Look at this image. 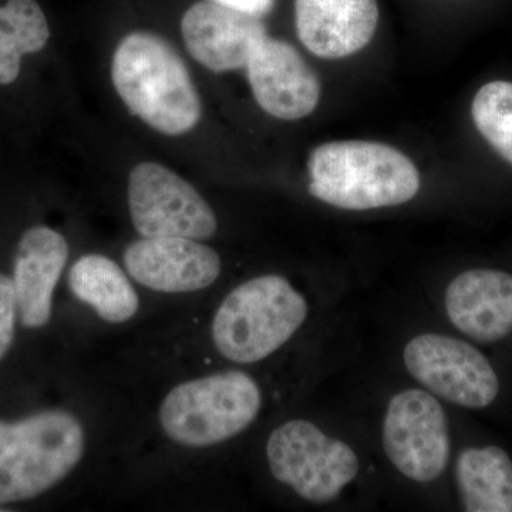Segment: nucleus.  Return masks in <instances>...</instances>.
Masks as SVG:
<instances>
[{
    "label": "nucleus",
    "instance_id": "f257e3e1",
    "mask_svg": "<svg viewBox=\"0 0 512 512\" xmlns=\"http://www.w3.org/2000/svg\"><path fill=\"white\" fill-rule=\"evenodd\" d=\"M111 80L128 111L165 136H183L202 116L187 64L167 40L131 32L116 47Z\"/></svg>",
    "mask_w": 512,
    "mask_h": 512
},
{
    "label": "nucleus",
    "instance_id": "f03ea898",
    "mask_svg": "<svg viewBox=\"0 0 512 512\" xmlns=\"http://www.w3.org/2000/svg\"><path fill=\"white\" fill-rule=\"evenodd\" d=\"M309 192L316 200L365 211L396 207L420 190V174L406 154L376 141H330L312 151Z\"/></svg>",
    "mask_w": 512,
    "mask_h": 512
},
{
    "label": "nucleus",
    "instance_id": "7ed1b4c3",
    "mask_svg": "<svg viewBox=\"0 0 512 512\" xmlns=\"http://www.w3.org/2000/svg\"><path fill=\"white\" fill-rule=\"evenodd\" d=\"M82 423L64 410L0 420V505L32 500L69 476L84 454Z\"/></svg>",
    "mask_w": 512,
    "mask_h": 512
},
{
    "label": "nucleus",
    "instance_id": "20e7f679",
    "mask_svg": "<svg viewBox=\"0 0 512 512\" xmlns=\"http://www.w3.org/2000/svg\"><path fill=\"white\" fill-rule=\"evenodd\" d=\"M308 311L306 299L284 276H258L221 303L212 320V340L231 362H259L298 332Z\"/></svg>",
    "mask_w": 512,
    "mask_h": 512
},
{
    "label": "nucleus",
    "instance_id": "39448f33",
    "mask_svg": "<svg viewBox=\"0 0 512 512\" xmlns=\"http://www.w3.org/2000/svg\"><path fill=\"white\" fill-rule=\"evenodd\" d=\"M258 384L238 370L178 384L160 407L164 433L185 447L224 443L251 426L261 410Z\"/></svg>",
    "mask_w": 512,
    "mask_h": 512
},
{
    "label": "nucleus",
    "instance_id": "423d86ee",
    "mask_svg": "<svg viewBox=\"0 0 512 512\" xmlns=\"http://www.w3.org/2000/svg\"><path fill=\"white\" fill-rule=\"evenodd\" d=\"M266 457L272 476L309 503H330L359 473L353 448L306 420H291L274 430Z\"/></svg>",
    "mask_w": 512,
    "mask_h": 512
},
{
    "label": "nucleus",
    "instance_id": "0eeeda50",
    "mask_svg": "<svg viewBox=\"0 0 512 512\" xmlns=\"http://www.w3.org/2000/svg\"><path fill=\"white\" fill-rule=\"evenodd\" d=\"M131 221L143 238L205 241L217 232V217L188 181L158 163L136 165L128 178Z\"/></svg>",
    "mask_w": 512,
    "mask_h": 512
},
{
    "label": "nucleus",
    "instance_id": "6e6552de",
    "mask_svg": "<svg viewBox=\"0 0 512 512\" xmlns=\"http://www.w3.org/2000/svg\"><path fill=\"white\" fill-rule=\"evenodd\" d=\"M383 446L396 470L416 483H431L446 470L450 436L436 397L420 389L394 394L383 423Z\"/></svg>",
    "mask_w": 512,
    "mask_h": 512
},
{
    "label": "nucleus",
    "instance_id": "1a4fd4ad",
    "mask_svg": "<svg viewBox=\"0 0 512 512\" xmlns=\"http://www.w3.org/2000/svg\"><path fill=\"white\" fill-rule=\"evenodd\" d=\"M403 357L414 379L457 406L484 409L500 393L494 367L464 340L426 333L407 343Z\"/></svg>",
    "mask_w": 512,
    "mask_h": 512
},
{
    "label": "nucleus",
    "instance_id": "9d476101",
    "mask_svg": "<svg viewBox=\"0 0 512 512\" xmlns=\"http://www.w3.org/2000/svg\"><path fill=\"white\" fill-rule=\"evenodd\" d=\"M245 70L256 103L269 116L302 120L318 107L322 93L318 74L289 43L266 37Z\"/></svg>",
    "mask_w": 512,
    "mask_h": 512
},
{
    "label": "nucleus",
    "instance_id": "9b49d317",
    "mask_svg": "<svg viewBox=\"0 0 512 512\" xmlns=\"http://www.w3.org/2000/svg\"><path fill=\"white\" fill-rule=\"evenodd\" d=\"M124 266L137 284L164 293L201 291L221 274L214 249L181 237L138 239L124 252Z\"/></svg>",
    "mask_w": 512,
    "mask_h": 512
},
{
    "label": "nucleus",
    "instance_id": "f8f14e48",
    "mask_svg": "<svg viewBox=\"0 0 512 512\" xmlns=\"http://www.w3.org/2000/svg\"><path fill=\"white\" fill-rule=\"evenodd\" d=\"M181 32L188 53L215 73L245 69L256 47L268 37L258 16L212 0L195 3L184 13Z\"/></svg>",
    "mask_w": 512,
    "mask_h": 512
},
{
    "label": "nucleus",
    "instance_id": "ddd939ff",
    "mask_svg": "<svg viewBox=\"0 0 512 512\" xmlns=\"http://www.w3.org/2000/svg\"><path fill=\"white\" fill-rule=\"evenodd\" d=\"M299 40L320 59H345L365 49L377 30V0H295Z\"/></svg>",
    "mask_w": 512,
    "mask_h": 512
},
{
    "label": "nucleus",
    "instance_id": "4468645a",
    "mask_svg": "<svg viewBox=\"0 0 512 512\" xmlns=\"http://www.w3.org/2000/svg\"><path fill=\"white\" fill-rule=\"evenodd\" d=\"M448 319L468 338L493 343L512 332V275L495 269H470L447 286Z\"/></svg>",
    "mask_w": 512,
    "mask_h": 512
},
{
    "label": "nucleus",
    "instance_id": "2eb2a0df",
    "mask_svg": "<svg viewBox=\"0 0 512 512\" xmlns=\"http://www.w3.org/2000/svg\"><path fill=\"white\" fill-rule=\"evenodd\" d=\"M67 258L69 245L55 229L37 225L20 238L12 281L26 328H43L52 318L53 293Z\"/></svg>",
    "mask_w": 512,
    "mask_h": 512
},
{
    "label": "nucleus",
    "instance_id": "dca6fc26",
    "mask_svg": "<svg viewBox=\"0 0 512 512\" xmlns=\"http://www.w3.org/2000/svg\"><path fill=\"white\" fill-rule=\"evenodd\" d=\"M458 493L468 512H512V460L497 446L471 447L458 456Z\"/></svg>",
    "mask_w": 512,
    "mask_h": 512
},
{
    "label": "nucleus",
    "instance_id": "f3484780",
    "mask_svg": "<svg viewBox=\"0 0 512 512\" xmlns=\"http://www.w3.org/2000/svg\"><path fill=\"white\" fill-rule=\"evenodd\" d=\"M69 286L104 322L124 323L136 316L138 295L116 262L104 255H84L69 272Z\"/></svg>",
    "mask_w": 512,
    "mask_h": 512
},
{
    "label": "nucleus",
    "instance_id": "a211bd4d",
    "mask_svg": "<svg viewBox=\"0 0 512 512\" xmlns=\"http://www.w3.org/2000/svg\"><path fill=\"white\" fill-rule=\"evenodd\" d=\"M49 23L36 0H8L0 6V84L19 77L22 57L45 49Z\"/></svg>",
    "mask_w": 512,
    "mask_h": 512
},
{
    "label": "nucleus",
    "instance_id": "6ab92c4d",
    "mask_svg": "<svg viewBox=\"0 0 512 512\" xmlns=\"http://www.w3.org/2000/svg\"><path fill=\"white\" fill-rule=\"evenodd\" d=\"M471 117L478 133L512 165V83L484 84L471 104Z\"/></svg>",
    "mask_w": 512,
    "mask_h": 512
},
{
    "label": "nucleus",
    "instance_id": "aec40b11",
    "mask_svg": "<svg viewBox=\"0 0 512 512\" xmlns=\"http://www.w3.org/2000/svg\"><path fill=\"white\" fill-rule=\"evenodd\" d=\"M18 313V301L12 278L0 274V360L12 346Z\"/></svg>",
    "mask_w": 512,
    "mask_h": 512
},
{
    "label": "nucleus",
    "instance_id": "412c9836",
    "mask_svg": "<svg viewBox=\"0 0 512 512\" xmlns=\"http://www.w3.org/2000/svg\"><path fill=\"white\" fill-rule=\"evenodd\" d=\"M212 2L248 13V15L258 16V18L268 15L275 5V0H212Z\"/></svg>",
    "mask_w": 512,
    "mask_h": 512
},
{
    "label": "nucleus",
    "instance_id": "4be33fe9",
    "mask_svg": "<svg viewBox=\"0 0 512 512\" xmlns=\"http://www.w3.org/2000/svg\"><path fill=\"white\" fill-rule=\"evenodd\" d=\"M0 511H6V508H0Z\"/></svg>",
    "mask_w": 512,
    "mask_h": 512
}]
</instances>
